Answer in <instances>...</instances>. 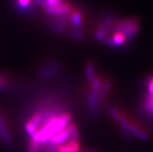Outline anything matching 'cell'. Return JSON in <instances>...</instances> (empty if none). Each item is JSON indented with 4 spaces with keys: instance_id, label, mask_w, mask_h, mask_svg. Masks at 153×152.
<instances>
[{
    "instance_id": "6da1fadb",
    "label": "cell",
    "mask_w": 153,
    "mask_h": 152,
    "mask_svg": "<svg viewBox=\"0 0 153 152\" xmlns=\"http://www.w3.org/2000/svg\"><path fill=\"white\" fill-rule=\"evenodd\" d=\"M139 30V23L134 18L120 20L115 24L114 31L120 32L125 36L127 42L134 38Z\"/></svg>"
},
{
    "instance_id": "7a4b0ae2",
    "label": "cell",
    "mask_w": 153,
    "mask_h": 152,
    "mask_svg": "<svg viewBox=\"0 0 153 152\" xmlns=\"http://www.w3.org/2000/svg\"><path fill=\"white\" fill-rule=\"evenodd\" d=\"M60 69V66L58 63L54 62H49L43 66L41 71V77L44 79H50L58 73Z\"/></svg>"
},
{
    "instance_id": "3957f363",
    "label": "cell",
    "mask_w": 153,
    "mask_h": 152,
    "mask_svg": "<svg viewBox=\"0 0 153 152\" xmlns=\"http://www.w3.org/2000/svg\"><path fill=\"white\" fill-rule=\"evenodd\" d=\"M129 127H130L131 133H132V135H134L138 138L143 141H148L149 139V133L137 123L129 120Z\"/></svg>"
},
{
    "instance_id": "277c9868",
    "label": "cell",
    "mask_w": 153,
    "mask_h": 152,
    "mask_svg": "<svg viewBox=\"0 0 153 152\" xmlns=\"http://www.w3.org/2000/svg\"><path fill=\"white\" fill-rule=\"evenodd\" d=\"M45 10H46L48 13L51 14V15L64 16L71 12L72 7H71L69 4L63 2L62 5H59V6H55V7L45 8Z\"/></svg>"
},
{
    "instance_id": "5b68a950",
    "label": "cell",
    "mask_w": 153,
    "mask_h": 152,
    "mask_svg": "<svg viewBox=\"0 0 153 152\" xmlns=\"http://www.w3.org/2000/svg\"><path fill=\"white\" fill-rule=\"evenodd\" d=\"M119 122H120V129H121V131H122L123 135L126 138L131 139L132 133H131L130 127H129V119L122 114Z\"/></svg>"
},
{
    "instance_id": "8992f818",
    "label": "cell",
    "mask_w": 153,
    "mask_h": 152,
    "mask_svg": "<svg viewBox=\"0 0 153 152\" xmlns=\"http://www.w3.org/2000/svg\"><path fill=\"white\" fill-rule=\"evenodd\" d=\"M71 20H72V25L76 27V29H79V27L82 25V22H83V18L82 13L79 10H75L72 11V16H71Z\"/></svg>"
},
{
    "instance_id": "52a82bcc",
    "label": "cell",
    "mask_w": 153,
    "mask_h": 152,
    "mask_svg": "<svg viewBox=\"0 0 153 152\" xmlns=\"http://www.w3.org/2000/svg\"><path fill=\"white\" fill-rule=\"evenodd\" d=\"M85 74L87 82L91 84L95 79V71H94V65L92 62H88L85 65Z\"/></svg>"
},
{
    "instance_id": "ba28073f",
    "label": "cell",
    "mask_w": 153,
    "mask_h": 152,
    "mask_svg": "<svg viewBox=\"0 0 153 152\" xmlns=\"http://www.w3.org/2000/svg\"><path fill=\"white\" fill-rule=\"evenodd\" d=\"M111 39L112 40L113 43H114V45L115 47H119L121 46V45L124 44L125 43L127 42L126 37L123 33H120V32H115V33L113 35V37H110Z\"/></svg>"
},
{
    "instance_id": "9c48e42d",
    "label": "cell",
    "mask_w": 153,
    "mask_h": 152,
    "mask_svg": "<svg viewBox=\"0 0 153 152\" xmlns=\"http://www.w3.org/2000/svg\"><path fill=\"white\" fill-rule=\"evenodd\" d=\"M68 131H69V139L68 141H79V132H78L77 127L76 124L73 123H71L68 126Z\"/></svg>"
},
{
    "instance_id": "30bf717a",
    "label": "cell",
    "mask_w": 153,
    "mask_h": 152,
    "mask_svg": "<svg viewBox=\"0 0 153 152\" xmlns=\"http://www.w3.org/2000/svg\"><path fill=\"white\" fill-rule=\"evenodd\" d=\"M143 107L147 113L153 116V95L148 94L144 100Z\"/></svg>"
},
{
    "instance_id": "8fae6325",
    "label": "cell",
    "mask_w": 153,
    "mask_h": 152,
    "mask_svg": "<svg viewBox=\"0 0 153 152\" xmlns=\"http://www.w3.org/2000/svg\"><path fill=\"white\" fill-rule=\"evenodd\" d=\"M109 113L111 115V116L112 117V119L115 121H119L122 116L121 112L120 111V110H118L117 108L115 107V106H111L109 108Z\"/></svg>"
},
{
    "instance_id": "7c38bea8",
    "label": "cell",
    "mask_w": 153,
    "mask_h": 152,
    "mask_svg": "<svg viewBox=\"0 0 153 152\" xmlns=\"http://www.w3.org/2000/svg\"><path fill=\"white\" fill-rule=\"evenodd\" d=\"M70 35L74 40H76V41H82L84 38L83 33L79 29H76V28L71 30Z\"/></svg>"
},
{
    "instance_id": "4fadbf2b",
    "label": "cell",
    "mask_w": 153,
    "mask_h": 152,
    "mask_svg": "<svg viewBox=\"0 0 153 152\" xmlns=\"http://www.w3.org/2000/svg\"><path fill=\"white\" fill-rule=\"evenodd\" d=\"M10 84V79L6 75H0V90L6 89Z\"/></svg>"
},
{
    "instance_id": "5bb4252c",
    "label": "cell",
    "mask_w": 153,
    "mask_h": 152,
    "mask_svg": "<svg viewBox=\"0 0 153 152\" xmlns=\"http://www.w3.org/2000/svg\"><path fill=\"white\" fill-rule=\"evenodd\" d=\"M146 84L149 94L153 95V75H150L149 77L148 78Z\"/></svg>"
},
{
    "instance_id": "9a60e30c",
    "label": "cell",
    "mask_w": 153,
    "mask_h": 152,
    "mask_svg": "<svg viewBox=\"0 0 153 152\" xmlns=\"http://www.w3.org/2000/svg\"><path fill=\"white\" fill-rule=\"evenodd\" d=\"M17 4L22 10H27L30 6L31 0H17Z\"/></svg>"
},
{
    "instance_id": "2e32d148",
    "label": "cell",
    "mask_w": 153,
    "mask_h": 152,
    "mask_svg": "<svg viewBox=\"0 0 153 152\" xmlns=\"http://www.w3.org/2000/svg\"><path fill=\"white\" fill-rule=\"evenodd\" d=\"M48 7H55L63 3L62 0H45Z\"/></svg>"
},
{
    "instance_id": "e0dca14e",
    "label": "cell",
    "mask_w": 153,
    "mask_h": 152,
    "mask_svg": "<svg viewBox=\"0 0 153 152\" xmlns=\"http://www.w3.org/2000/svg\"><path fill=\"white\" fill-rule=\"evenodd\" d=\"M31 1H32V0H31Z\"/></svg>"
}]
</instances>
